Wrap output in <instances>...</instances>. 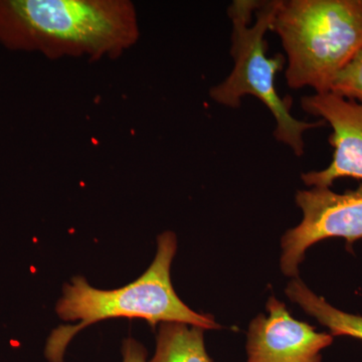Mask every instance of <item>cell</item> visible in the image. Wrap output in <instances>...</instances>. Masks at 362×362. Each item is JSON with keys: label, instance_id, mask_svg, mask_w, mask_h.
<instances>
[{"label": "cell", "instance_id": "1", "mask_svg": "<svg viewBox=\"0 0 362 362\" xmlns=\"http://www.w3.org/2000/svg\"><path fill=\"white\" fill-rule=\"evenodd\" d=\"M129 0H0V44L49 59H117L139 39Z\"/></svg>", "mask_w": 362, "mask_h": 362}, {"label": "cell", "instance_id": "2", "mask_svg": "<svg viewBox=\"0 0 362 362\" xmlns=\"http://www.w3.org/2000/svg\"><path fill=\"white\" fill-rule=\"evenodd\" d=\"M156 259L146 272L131 284L115 290L92 287L85 278H73L63 288L56 312L64 321H80L52 330L45 344L49 362H64L66 347L80 331L113 318L142 319L151 326L177 322L202 329H218L213 317L192 310L178 298L171 284L170 267L177 250L175 233L164 232L157 240Z\"/></svg>", "mask_w": 362, "mask_h": 362}, {"label": "cell", "instance_id": "3", "mask_svg": "<svg viewBox=\"0 0 362 362\" xmlns=\"http://www.w3.org/2000/svg\"><path fill=\"white\" fill-rule=\"evenodd\" d=\"M270 30L287 56L288 86L329 93L362 49V0H280Z\"/></svg>", "mask_w": 362, "mask_h": 362}, {"label": "cell", "instance_id": "4", "mask_svg": "<svg viewBox=\"0 0 362 362\" xmlns=\"http://www.w3.org/2000/svg\"><path fill=\"white\" fill-rule=\"evenodd\" d=\"M279 2L235 0L228 6L233 68L225 81L211 88L209 97L216 103L232 109L240 108V101L247 95L258 98L275 119L274 137L300 157L304 154L305 131L326 123L297 120L291 114V98L283 99L276 89V76L284 69L286 58L280 54L271 58L267 56L266 33L270 30Z\"/></svg>", "mask_w": 362, "mask_h": 362}, {"label": "cell", "instance_id": "5", "mask_svg": "<svg viewBox=\"0 0 362 362\" xmlns=\"http://www.w3.org/2000/svg\"><path fill=\"white\" fill-rule=\"evenodd\" d=\"M296 202L303 220L283 237L281 268L285 275L297 276L305 252L320 240L343 238L351 245L362 239V182L344 194L329 187L299 190Z\"/></svg>", "mask_w": 362, "mask_h": 362}, {"label": "cell", "instance_id": "6", "mask_svg": "<svg viewBox=\"0 0 362 362\" xmlns=\"http://www.w3.org/2000/svg\"><path fill=\"white\" fill-rule=\"evenodd\" d=\"M301 105L306 113L329 124V143L334 149L327 168L302 175L305 185L330 187L339 178L362 180V104L329 92L303 97Z\"/></svg>", "mask_w": 362, "mask_h": 362}, {"label": "cell", "instance_id": "7", "mask_svg": "<svg viewBox=\"0 0 362 362\" xmlns=\"http://www.w3.org/2000/svg\"><path fill=\"white\" fill-rule=\"evenodd\" d=\"M269 316L252 320L247 335V362H321V351L333 337L293 318L275 297L267 303Z\"/></svg>", "mask_w": 362, "mask_h": 362}, {"label": "cell", "instance_id": "8", "mask_svg": "<svg viewBox=\"0 0 362 362\" xmlns=\"http://www.w3.org/2000/svg\"><path fill=\"white\" fill-rule=\"evenodd\" d=\"M148 362H213L204 346V329L177 322L161 323L156 354Z\"/></svg>", "mask_w": 362, "mask_h": 362}, {"label": "cell", "instance_id": "9", "mask_svg": "<svg viewBox=\"0 0 362 362\" xmlns=\"http://www.w3.org/2000/svg\"><path fill=\"white\" fill-rule=\"evenodd\" d=\"M286 294L307 314L315 317L319 322L329 328L332 337H350L362 340V317L338 310L323 298L311 292L298 279L288 285Z\"/></svg>", "mask_w": 362, "mask_h": 362}, {"label": "cell", "instance_id": "10", "mask_svg": "<svg viewBox=\"0 0 362 362\" xmlns=\"http://www.w3.org/2000/svg\"><path fill=\"white\" fill-rule=\"evenodd\" d=\"M330 92L362 104V49L339 74Z\"/></svg>", "mask_w": 362, "mask_h": 362}, {"label": "cell", "instance_id": "11", "mask_svg": "<svg viewBox=\"0 0 362 362\" xmlns=\"http://www.w3.org/2000/svg\"><path fill=\"white\" fill-rule=\"evenodd\" d=\"M123 362H148L147 350L141 343L133 338L124 340L122 344Z\"/></svg>", "mask_w": 362, "mask_h": 362}]
</instances>
